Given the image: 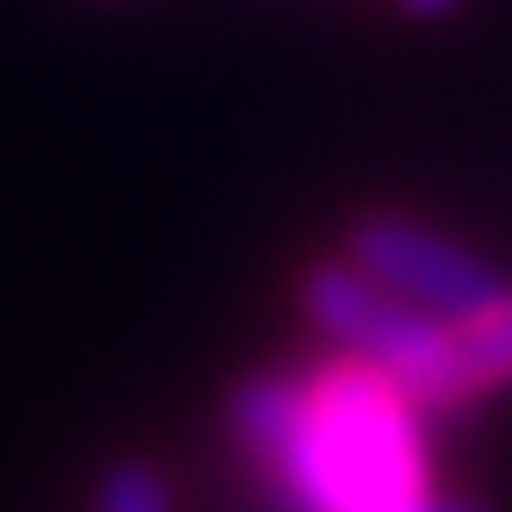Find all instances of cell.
Listing matches in <instances>:
<instances>
[{
  "mask_svg": "<svg viewBox=\"0 0 512 512\" xmlns=\"http://www.w3.org/2000/svg\"><path fill=\"white\" fill-rule=\"evenodd\" d=\"M346 262L435 322H471L512 292L507 274H495L483 256H471L465 245H453L447 233H435L411 215H364L352 227Z\"/></svg>",
  "mask_w": 512,
  "mask_h": 512,
  "instance_id": "cell-3",
  "label": "cell"
},
{
  "mask_svg": "<svg viewBox=\"0 0 512 512\" xmlns=\"http://www.w3.org/2000/svg\"><path fill=\"white\" fill-rule=\"evenodd\" d=\"M399 6H405L411 18H447V12H453L459 0H399Z\"/></svg>",
  "mask_w": 512,
  "mask_h": 512,
  "instance_id": "cell-6",
  "label": "cell"
},
{
  "mask_svg": "<svg viewBox=\"0 0 512 512\" xmlns=\"http://www.w3.org/2000/svg\"><path fill=\"white\" fill-rule=\"evenodd\" d=\"M227 423L268 471L286 512H489L429 489L423 411L399 387L340 358L304 376H251Z\"/></svg>",
  "mask_w": 512,
  "mask_h": 512,
  "instance_id": "cell-1",
  "label": "cell"
},
{
  "mask_svg": "<svg viewBox=\"0 0 512 512\" xmlns=\"http://www.w3.org/2000/svg\"><path fill=\"white\" fill-rule=\"evenodd\" d=\"M512 382V292L489 304L471 322H453V352H447V393L453 405L495 393Z\"/></svg>",
  "mask_w": 512,
  "mask_h": 512,
  "instance_id": "cell-4",
  "label": "cell"
},
{
  "mask_svg": "<svg viewBox=\"0 0 512 512\" xmlns=\"http://www.w3.org/2000/svg\"><path fill=\"white\" fill-rule=\"evenodd\" d=\"M298 304L322 340H334L352 364L387 376L417 411H453V393H447L453 322H435V316L399 304L352 262L310 268Z\"/></svg>",
  "mask_w": 512,
  "mask_h": 512,
  "instance_id": "cell-2",
  "label": "cell"
},
{
  "mask_svg": "<svg viewBox=\"0 0 512 512\" xmlns=\"http://www.w3.org/2000/svg\"><path fill=\"white\" fill-rule=\"evenodd\" d=\"M96 512H173L167 477L155 465H143V459H120L96 483Z\"/></svg>",
  "mask_w": 512,
  "mask_h": 512,
  "instance_id": "cell-5",
  "label": "cell"
}]
</instances>
